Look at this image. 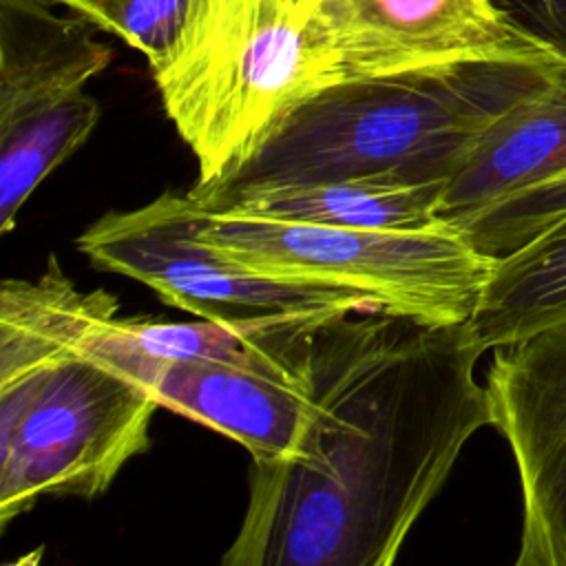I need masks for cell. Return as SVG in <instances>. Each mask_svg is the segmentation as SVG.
Returning <instances> with one entry per match:
<instances>
[{
	"mask_svg": "<svg viewBox=\"0 0 566 566\" xmlns=\"http://www.w3.org/2000/svg\"><path fill=\"white\" fill-rule=\"evenodd\" d=\"M482 354L467 323L387 312L323 323L310 424L292 455L252 462L219 566H394L467 440L491 424Z\"/></svg>",
	"mask_w": 566,
	"mask_h": 566,
	"instance_id": "1",
	"label": "cell"
},
{
	"mask_svg": "<svg viewBox=\"0 0 566 566\" xmlns=\"http://www.w3.org/2000/svg\"><path fill=\"white\" fill-rule=\"evenodd\" d=\"M199 239L263 276L349 290L422 325L469 323L497 263L444 221L360 230L203 208Z\"/></svg>",
	"mask_w": 566,
	"mask_h": 566,
	"instance_id": "5",
	"label": "cell"
},
{
	"mask_svg": "<svg viewBox=\"0 0 566 566\" xmlns=\"http://www.w3.org/2000/svg\"><path fill=\"white\" fill-rule=\"evenodd\" d=\"M564 62L539 46L332 84L301 102L214 192L338 179L447 186L489 126Z\"/></svg>",
	"mask_w": 566,
	"mask_h": 566,
	"instance_id": "2",
	"label": "cell"
},
{
	"mask_svg": "<svg viewBox=\"0 0 566 566\" xmlns=\"http://www.w3.org/2000/svg\"><path fill=\"white\" fill-rule=\"evenodd\" d=\"M192 9L195 0H111L99 29L144 53L153 75H159L177 57Z\"/></svg>",
	"mask_w": 566,
	"mask_h": 566,
	"instance_id": "16",
	"label": "cell"
},
{
	"mask_svg": "<svg viewBox=\"0 0 566 566\" xmlns=\"http://www.w3.org/2000/svg\"><path fill=\"white\" fill-rule=\"evenodd\" d=\"M146 387L159 407L237 440L256 460L292 455L310 424V382H290L212 358H155L139 352L66 340Z\"/></svg>",
	"mask_w": 566,
	"mask_h": 566,
	"instance_id": "8",
	"label": "cell"
},
{
	"mask_svg": "<svg viewBox=\"0 0 566 566\" xmlns=\"http://www.w3.org/2000/svg\"><path fill=\"white\" fill-rule=\"evenodd\" d=\"M566 170V62L473 144L442 190L438 217L455 226Z\"/></svg>",
	"mask_w": 566,
	"mask_h": 566,
	"instance_id": "10",
	"label": "cell"
},
{
	"mask_svg": "<svg viewBox=\"0 0 566 566\" xmlns=\"http://www.w3.org/2000/svg\"><path fill=\"white\" fill-rule=\"evenodd\" d=\"M356 77L548 46L500 0H332Z\"/></svg>",
	"mask_w": 566,
	"mask_h": 566,
	"instance_id": "9",
	"label": "cell"
},
{
	"mask_svg": "<svg viewBox=\"0 0 566 566\" xmlns=\"http://www.w3.org/2000/svg\"><path fill=\"white\" fill-rule=\"evenodd\" d=\"M442 190L444 184L338 179L232 188L195 197L210 212L360 230H420L440 223Z\"/></svg>",
	"mask_w": 566,
	"mask_h": 566,
	"instance_id": "11",
	"label": "cell"
},
{
	"mask_svg": "<svg viewBox=\"0 0 566 566\" xmlns=\"http://www.w3.org/2000/svg\"><path fill=\"white\" fill-rule=\"evenodd\" d=\"M155 396L0 303V524L44 495L108 491L148 451Z\"/></svg>",
	"mask_w": 566,
	"mask_h": 566,
	"instance_id": "4",
	"label": "cell"
},
{
	"mask_svg": "<svg viewBox=\"0 0 566 566\" xmlns=\"http://www.w3.org/2000/svg\"><path fill=\"white\" fill-rule=\"evenodd\" d=\"M40 553H42V551L29 553L27 557H22L20 562H15V564H9V566H40Z\"/></svg>",
	"mask_w": 566,
	"mask_h": 566,
	"instance_id": "19",
	"label": "cell"
},
{
	"mask_svg": "<svg viewBox=\"0 0 566 566\" xmlns=\"http://www.w3.org/2000/svg\"><path fill=\"white\" fill-rule=\"evenodd\" d=\"M484 387L524 500L513 566H566V321L495 349Z\"/></svg>",
	"mask_w": 566,
	"mask_h": 566,
	"instance_id": "7",
	"label": "cell"
},
{
	"mask_svg": "<svg viewBox=\"0 0 566 566\" xmlns=\"http://www.w3.org/2000/svg\"><path fill=\"white\" fill-rule=\"evenodd\" d=\"M566 217V170L489 206L453 228L489 259H502Z\"/></svg>",
	"mask_w": 566,
	"mask_h": 566,
	"instance_id": "15",
	"label": "cell"
},
{
	"mask_svg": "<svg viewBox=\"0 0 566 566\" xmlns=\"http://www.w3.org/2000/svg\"><path fill=\"white\" fill-rule=\"evenodd\" d=\"M500 4H502V0H500Z\"/></svg>",
	"mask_w": 566,
	"mask_h": 566,
	"instance_id": "20",
	"label": "cell"
},
{
	"mask_svg": "<svg viewBox=\"0 0 566 566\" xmlns=\"http://www.w3.org/2000/svg\"><path fill=\"white\" fill-rule=\"evenodd\" d=\"M511 2L517 11L528 15L520 27L535 33L566 60V0H502V7Z\"/></svg>",
	"mask_w": 566,
	"mask_h": 566,
	"instance_id": "17",
	"label": "cell"
},
{
	"mask_svg": "<svg viewBox=\"0 0 566 566\" xmlns=\"http://www.w3.org/2000/svg\"><path fill=\"white\" fill-rule=\"evenodd\" d=\"M201 203L188 192H164L150 203L108 212L77 237L93 268L148 285L164 303L206 321L312 310L382 312L363 294L290 283L228 261L199 239Z\"/></svg>",
	"mask_w": 566,
	"mask_h": 566,
	"instance_id": "6",
	"label": "cell"
},
{
	"mask_svg": "<svg viewBox=\"0 0 566 566\" xmlns=\"http://www.w3.org/2000/svg\"><path fill=\"white\" fill-rule=\"evenodd\" d=\"M46 2H55V4H62L71 11H75L80 18H84L86 22H91L97 29H99L106 7L111 4V0H46Z\"/></svg>",
	"mask_w": 566,
	"mask_h": 566,
	"instance_id": "18",
	"label": "cell"
},
{
	"mask_svg": "<svg viewBox=\"0 0 566 566\" xmlns=\"http://www.w3.org/2000/svg\"><path fill=\"white\" fill-rule=\"evenodd\" d=\"M566 321V217L497 259L469 318L473 340L500 349Z\"/></svg>",
	"mask_w": 566,
	"mask_h": 566,
	"instance_id": "13",
	"label": "cell"
},
{
	"mask_svg": "<svg viewBox=\"0 0 566 566\" xmlns=\"http://www.w3.org/2000/svg\"><path fill=\"white\" fill-rule=\"evenodd\" d=\"M102 106L84 88L0 122V232L13 230L24 201L95 130Z\"/></svg>",
	"mask_w": 566,
	"mask_h": 566,
	"instance_id": "14",
	"label": "cell"
},
{
	"mask_svg": "<svg viewBox=\"0 0 566 566\" xmlns=\"http://www.w3.org/2000/svg\"><path fill=\"white\" fill-rule=\"evenodd\" d=\"M46 0H0V122L53 104L104 71L111 46L84 18H60Z\"/></svg>",
	"mask_w": 566,
	"mask_h": 566,
	"instance_id": "12",
	"label": "cell"
},
{
	"mask_svg": "<svg viewBox=\"0 0 566 566\" xmlns=\"http://www.w3.org/2000/svg\"><path fill=\"white\" fill-rule=\"evenodd\" d=\"M153 77L197 157L192 192L210 195L301 102L356 75L332 0H195L177 57Z\"/></svg>",
	"mask_w": 566,
	"mask_h": 566,
	"instance_id": "3",
	"label": "cell"
}]
</instances>
